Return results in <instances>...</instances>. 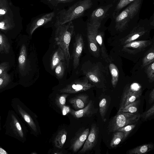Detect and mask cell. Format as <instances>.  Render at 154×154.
Segmentation results:
<instances>
[{
    "label": "cell",
    "instance_id": "cell-1",
    "mask_svg": "<svg viewBox=\"0 0 154 154\" xmlns=\"http://www.w3.org/2000/svg\"><path fill=\"white\" fill-rule=\"evenodd\" d=\"M55 40L58 47L63 51L65 57L66 66L69 67L70 58L69 46L72 36L75 33L74 25L72 21L63 24L56 22Z\"/></svg>",
    "mask_w": 154,
    "mask_h": 154
},
{
    "label": "cell",
    "instance_id": "cell-2",
    "mask_svg": "<svg viewBox=\"0 0 154 154\" xmlns=\"http://www.w3.org/2000/svg\"><path fill=\"white\" fill-rule=\"evenodd\" d=\"M91 0L78 1L66 9H62L57 12L55 22L63 24L82 16L92 5Z\"/></svg>",
    "mask_w": 154,
    "mask_h": 154
},
{
    "label": "cell",
    "instance_id": "cell-3",
    "mask_svg": "<svg viewBox=\"0 0 154 154\" xmlns=\"http://www.w3.org/2000/svg\"><path fill=\"white\" fill-rule=\"evenodd\" d=\"M5 134L24 143L26 140V129L20 117L13 110H9L3 126Z\"/></svg>",
    "mask_w": 154,
    "mask_h": 154
},
{
    "label": "cell",
    "instance_id": "cell-4",
    "mask_svg": "<svg viewBox=\"0 0 154 154\" xmlns=\"http://www.w3.org/2000/svg\"><path fill=\"white\" fill-rule=\"evenodd\" d=\"M142 0H135L118 15L115 19V28L122 32L128 27L130 21L139 12Z\"/></svg>",
    "mask_w": 154,
    "mask_h": 154
},
{
    "label": "cell",
    "instance_id": "cell-5",
    "mask_svg": "<svg viewBox=\"0 0 154 154\" xmlns=\"http://www.w3.org/2000/svg\"><path fill=\"white\" fill-rule=\"evenodd\" d=\"M140 118V114L138 112H118L109 122L108 132H114L127 125L137 123Z\"/></svg>",
    "mask_w": 154,
    "mask_h": 154
},
{
    "label": "cell",
    "instance_id": "cell-6",
    "mask_svg": "<svg viewBox=\"0 0 154 154\" xmlns=\"http://www.w3.org/2000/svg\"><path fill=\"white\" fill-rule=\"evenodd\" d=\"M143 92L142 86L137 83L128 85L124 89L121 96L119 110L133 102L138 100Z\"/></svg>",
    "mask_w": 154,
    "mask_h": 154
},
{
    "label": "cell",
    "instance_id": "cell-7",
    "mask_svg": "<svg viewBox=\"0 0 154 154\" xmlns=\"http://www.w3.org/2000/svg\"><path fill=\"white\" fill-rule=\"evenodd\" d=\"M11 105L14 111L25 122L31 130L37 132V126L33 118L20 100L18 98H14L11 100Z\"/></svg>",
    "mask_w": 154,
    "mask_h": 154
},
{
    "label": "cell",
    "instance_id": "cell-8",
    "mask_svg": "<svg viewBox=\"0 0 154 154\" xmlns=\"http://www.w3.org/2000/svg\"><path fill=\"white\" fill-rule=\"evenodd\" d=\"M101 26V22H90L87 24V35L89 48L95 57L99 56L100 49L96 39L97 34Z\"/></svg>",
    "mask_w": 154,
    "mask_h": 154
},
{
    "label": "cell",
    "instance_id": "cell-9",
    "mask_svg": "<svg viewBox=\"0 0 154 154\" xmlns=\"http://www.w3.org/2000/svg\"><path fill=\"white\" fill-rule=\"evenodd\" d=\"M94 87V85L89 82L88 79L85 77L82 79L74 80L59 91L62 93L75 94L86 91Z\"/></svg>",
    "mask_w": 154,
    "mask_h": 154
},
{
    "label": "cell",
    "instance_id": "cell-10",
    "mask_svg": "<svg viewBox=\"0 0 154 154\" xmlns=\"http://www.w3.org/2000/svg\"><path fill=\"white\" fill-rule=\"evenodd\" d=\"M57 12L53 11L39 14L33 18L30 24L29 32L30 35L38 28L44 26L49 23L56 20Z\"/></svg>",
    "mask_w": 154,
    "mask_h": 154
},
{
    "label": "cell",
    "instance_id": "cell-11",
    "mask_svg": "<svg viewBox=\"0 0 154 154\" xmlns=\"http://www.w3.org/2000/svg\"><path fill=\"white\" fill-rule=\"evenodd\" d=\"M89 132L88 128H80L76 132L70 142V149L74 153L77 152L85 143Z\"/></svg>",
    "mask_w": 154,
    "mask_h": 154
},
{
    "label": "cell",
    "instance_id": "cell-12",
    "mask_svg": "<svg viewBox=\"0 0 154 154\" xmlns=\"http://www.w3.org/2000/svg\"><path fill=\"white\" fill-rule=\"evenodd\" d=\"M99 133V128L96 124L93 123L84 146L78 153H84L92 150L97 143Z\"/></svg>",
    "mask_w": 154,
    "mask_h": 154
},
{
    "label": "cell",
    "instance_id": "cell-13",
    "mask_svg": "<svg viewBox=\"0 0 154 154\" xmlns=\"http://www.w3.org/2000/svg\"><path fill=\"white\" fill-rule=\"evenodd\" d=\"M84 42L82 35L77 34L75 37V42L72 52L73 65L76 69L79 65L80 58L84 47Z\"/></svg>",
    "mask_w": 154,
    "mask_h": 154
},
{
    "label": "cell",
    "instance_id": "cell-14",
    "mask_svg": "<svg viewBox=\"0 0 154 154\" xmlns=\"http://www.w3.org/2000/svg\"><path fill=\"white\" fill-rule=\"evenodd\" d=\"M152 43L149 40L134 41L124 45L123 50L129 53L136 54L144 50Z\"/></svg>",
    "mask_w": 154,
    "mask_h": 154
},
{
    "label": "cell",
    "instance_id": "cell-15",
    "mask_svg": "<svg viewBox=\"0 0 154 154\" xmlns=\"http://www.w3.org/2000/svg\"><path fill=\"white\" fill-rule=\"evenodd\" d=\"M98 109L95 108L92 100H90L86 106L80 109L75 110L70 109L69 113L76 119L85 117H90L96 113Z\"/></svg>",
    "mask_w": 154,
    "mask_h": 154
},
{
    "label": "cell",
    "instance_id": "cell-16",
    "mask_svg": "<svg viewBox=\"0 0 154 154\" xmlns=\"http://www.w3.org/2000/svg\"><path fill=\"white\" fill-rule=\"evenodd\" d=\"M146 32L143 27L140 26H136L128 35L120 39L121 43L124 45L134 41L144 35Z\"/></svg>",
    "mask_w": 154,
    "mask_h": 154
},
{
    "label": "cell",
    "instance_id": "cell-17",
    "mask_svg": "<svg viewBox=\"0 0 154 154\" xmlns=\"http://www.w3.org/2000/svg\"><path fill=\"white\" fill-rule=\"evenodd\" d=\"M89 96L85 94H81L70 98L68 100L75 110L83 108L88 103Z\"/></svg>",
    "mask_w": 154,
    "mask_h": 154
},
{
    "label": "cell",
    "instance_id": "cell-18",
    "mask_svg": "<svg viewBox=\"0 0 154 154\" xmlns=\"http://www.w3.org/2000/svg\"><path fill=\"white\" fill-rule=\"evenodd\" d=\"M154 148V145L152 143L142 144L126 151L127 154H146L152 150Z\"/></svg>",
    "mask_w": 154,
    "mask_h": 154
},
{
    "label": "cell",
    "instance_id": "cell-19",
    "mask_svg": "<svg viewBox=\"0 0 154 154\" xmlns=\"http://www.w3.org/2000/svg\"><path fill=\"white\" fill-rule=\"evenodd\" d=\"M96 39L103 58L107 62H111V60L107 54L104 43L103 33L99 30L96 35Z\"/></svg>",
    "mask_w": 154,
    "mask_h": 154
},
{
    "label": "cell",
    "instance_id": "cell-20",
    "mask_svg": "<svg viewBox=\"0 0 154 154\" xmlns=\"http://www.w3.org/2000/svg\"><path fill=\"white\" fill-rule=\"evenodd\" d=\"M109 6L101 7L94 10L92 13L90 22H100L106 16Z\"/></svg>",
    "mask_w": 154,
    "mask_h": 154
},
{
    "label": "cell",
    "instance_id": "cell-21",
    "mask_svg": "<svg viewBox=\"0 0 154 154\" xmlns=\"http://www.w3.org/2000/svg\"><path fill=\"white\" fill-rule=\"evenodd\" d=\"M76 0H40L41 1L48 5L54 11H58L59 8L63 5H68Z\"/></svg>",
    "mask_w": 154,
    "mask_h": 154
},
{
    "label": "cell",
    "instance_id": "cell-22",
    "mask_svg": "<svg viewBox=\"0 0 154 154\" xmlns=\"http://www.w3.org/2000/svg\"><path fill=\"white\" fill-rule=\"evenodd\" d=\"M65 61L64 53L59 47L53 54L50 62V67L52 70L54 69L57 65L61 61Z\"/></svg>",
    "mask_w": 154,
    "mask_h": 154
},
{
    "label": "cell",
    "instance_id": "cell-23",
    "mask_svg": "<svg viewBox=\"0 0 154 154\" xmlns=\"http://www.w3.org/2000/svg\"><path fill=\"white\" fill-rule=\"evenodd\" d=\"M67 132L64 128L59 131L55 137L54 143L56 147L62 149L66 141Z\"/></svg>",
    "mask_w": 154,
    "mask_h": 154
},
{
    "label": "cell",
    "instance_id": "cell-24",
    "mask_svg": "<svg viewBox=\"0 0 154 154\" xmlns=\"http://www.w3.org/2000/svg\"><path fill=\"white\" fill-rule=\"evenodd\" d=\"M83 71L84 74H85L89 81L94 84V86L96 85L99 88L98 84L100 80L96 70L93 69Z\"/></svg>",
    "mask_w": 154,
    "mask_h": 154
},
{
    "label": "cell",
    "instance_id": "cell-25",
    "mask_svg": "<svg viewBox=\"0 0 154 154\" xmlns=\"http://www.w3.org/2000/svg\"><path fill=\"white\" fill-rule=\"evenodd\" d=\"M109 103L108 99L103 97L100 100L99 102V112L102 120L105 122L106 119L105 118L108 109Z\"/></svg>",
    "mask_w": 154,
    "mask_h": 154
},
{
    "label": "cell",
    "instance_id": "cell-26",
    "mask_svg": "<svg viewBox=\"0 0 154 154\" xmlns=\"http://www.w3.org/2000/svg\"><path fill=\"white\" fill-rule=\"evenodd\" d=\"M109 70L112 76L111 83L113 87L115 88L119 80V73L118 68L114 63H110L109 65Z\"/></svg>",
    "mask_w": 154,
    "mask_h": 154
},
{
    "label": "cell",
    "instance_id": "cell-27",
    "mask_svg": "<svg viewBox=\"0 0 154 154\" xmlns=\"http://www.w3.org/2000/svg\"><path fill=\"white\" fill-rule=\"evenodd\" d=\"M140 99L136 100L129 104L123 108L118 112H128L132 113L137 112L139 106L140 105Z\"/></svg>",
    "mask_w": 154,
    "mask_h": 154
},
{
    "label": "cell",
    "instance_id": "cell-28",
    "mask_svg": "<svg viewBox=\"0 0 154 154\" xmlns=\"http://www.w3.org/2000/svg\"><path fill=\"white\" fill-rule=\"evenodd\" d=\"M154 62V47L151 48L147 51L143 58L142 60V67L146 66Z\"/></svg>",
    "mask_w": 154,
    "mask_h": 154
},
{
    "label": "cell",
    "instance_id": "cell-29",
    "mask_svg": "<svg viewBox=\"0 0 154 154\" xmlns=\"http://www.w3.org/2000/svg\"><path fill=\"white\" fill-rule=\"evenodd\" d=\"M110 143V146L112 148L116 147L121 141L123 140L124 133L121 131H117L115 132Z\"/></svg>",
    "mask_w": 154,
    "mask_h": 154
},
{
    "label": "cell",
    "instance_id": "cell-30",
    "mask_svg": "<svg viewBox=\"0 0 154 154\" xmlns=\"http://www.w3.org/2000/svg\"><path fill=\"white\" fill-rule=\"evenodd\" d=\"M27 58L26 47L24 45H23L21 47L18 58L20 67L21 70H23L25 68L27 61Z\"/></svg>",
    "mask_w": 154,
    "mask_h": 154
},
{
    "label": "cell",
    "instance_id": "cell-31",
    "mask_svg": "<svg viewBox=\"0 0 154 154\" xmlns=\"http://www.w3.org/2000/svg\"><path fill=\"white\" fill-rule=\"evenodd\" d=\"M66 65L65 61H61L54 68L55 74L58 79H61L63 77L64 74Z\"/></svg>",
    "mask_w": 154,
    "mask_h": 154
},
{
    "label": "cell",
    "instance_id": "cell-32",
    "mask_svg": "<svg viewBox=\"0 0 154 154\" xmlns=\"http://www.w3.org/2000/svg\"><path fill=\"white\" fill-rule=\"evenodd\" d=\"M2 19H0V29L7 30L12 27L13 24L11 18L5 15Z\"/></svg>",
    "mask_w": 154,
    "mask_h": 154
},
{
    "label": "cell",
    "instance_id": "cell-33",
    "mask_svg": "<svg viewBox=\"0 0 154 154\" xmlns=\"http://www.w3.org/2000/svg\"><path fill=\"white\" fill-rule=\"evenodd\" d=\"M69 94L64 93L56 97L55 102L56 104L61 109L66 105V100Z\"/></svg>",
    "mask_w": 154,
    "mask_h": 154
},
{
    "label": "cell",
    "instance_id": "cell-34",
    "mask_svg": "<svg viewBox=\"0 0 154 154\" xmlns=\"http://www.w3.org/2000/svg\"><path fill=\"white\" fill-rule=\"evenodd\" d=\"M137 123L127 125L118 129L117 131H121L124 133V137L123 140H125L129 135L134 128L135 127Z\"/></svg>",
    "mask_w": 154,
    "mask_h": 154
},
{
    "label": "cell",
    "instance_id": "cell-35",
    "mask_svg": "<svg viewBox=\"0 0 154 154\" xmlns=\"http://www.w3.org/2000/svg\"><path fill=\"white\" fill-rule=\"evenodd\" d=\"M146 72L150 82L154 81V62L146 66Z\"/></svg>",
    "mask_w": 154,
    "mask_h": 154
},
{
    "label": "cell",
    "instance_id": "cell-36",
    "mask_svg": "<svg viewBox=\"0 0 154 154\" xmlns=\"http://www.w3.org/2000/svg\"><path fill=\"white\" fill-rule=\"evenodd\" d=\"M10 81V76L6 72L0 75V90L6 87Z\"/></svg>",
    "mask_w": 154,
    "mask_h": 154
},
{
    "label": "cell",
    "instance_id": "cell-37",
    "mask_svg": "<svg viewBox=\"0 0 154 154\" xmlns=\"http://www.w3.org/2000/svg\"><path fill=\"white\" fill-rule=\"evenodd\" d=\"M9 7L7 0H0V17L7 14Z\"/></svg>",
    "mask_w": 154,
    "mask_h": 154
},
{
    "label": "cell",
    "instance_id": "cell-38",
    "mask_svg": "<svg viewBox=\"0 0 154 154\" xmlns=\"http://www.w3.org/2000/svg\"><path fill=\"white\" fill-rule=\"evenodd\" d=\"M135 0H120L116 6V11L119 12L125 7Z\"/></svg>",
    "mask_w": 154,
    "mask_h": 154
},
{
    "label": "cell",
    "instance_id": "cell-39",
    "mask_svg": "<svg viewBox=\"0 0 154 154\" xmlns=\"http://www.w3.org/2000/svg\"><path fill=\"white\" fill-rule=\"evenodd\" d=\"M154 104L146 111L140 114V117L144 120H146L154 115Z\"/></svg>",
    "mask_w": 154,
    "mask_h": 154
},
{
    "label": "cell",
    "instance_id": "cell-40",
    "mask_svg": "<svg viewBox=\"0 0 154 154\" xmlns=\"http://www.w3.org/2000/svg\"><path fill=\"white\" fill-rule=\"evenodd\" d=\"M0 45L5 49L6 52H8L9 50V45L8 42L5 39V37L0 34Z\"/></svg>",
    "mask_w": 154,
    "mask_h": 154
},
{
    "label": "cell",
    "instance_id": "cell-41",
    "mask_svg": "<svg viewBox=\"0 0 154 154\" xmlns=\"http://www.w3.org/2000/svg\"><path fill=\"white\" fill-rule=\"evenodd\" d=\"M8 67L7 64L6 63H4L0 65V75L6 72Z\"/></svg>",
    "mask_w": 154,
    "mask_h": 154
},
{
    "label": "cell",
    "instance_id": "cell-42",
    "mask_svg": "<svg viewBox=\"0 0 154 154\" xmlns=\"http://www.w3.org/2000/svg\"><path fill=\"white\" fill-rule=\"evenodd\" d=\"M154 101V89L153 88L151 91L149 95V103L150 104L152 103Z\"/></svg>",
    "mask_w": 154,
    "mask_h": 154
},
{
    "label": "cell",
    "instance_id": "cell-43",
    "mask_svg": "<svg viewBox=\"0 0 154 154\" xmlns=\"http://www.w3.org/2000/svg\"><path fill=\"white\" fill-rule=\"evenodd\" d=\"M70 109H71L69 106L65 105L61 109L63 115H65L67 113H69Z\"/></svg>",
    "mask_w": 154,
    "mask_h": 154
},
{
    "label": "cell",
    "instance_id": "cell-44",
    "mask_svg": "<svg viewBox=\"0 0 154 154\" xmlns=\"http://www.w3.org/2000/svg\"><path fill=\"white\" fill-rule=\"evenodd\" d=\"M8 154V153L0 146V154Z\"/></svg>",
    "mask_w": 154,
    "mask_h": 154
},
{
    "label": "cell",
    "instance_id": "cell-45",
    "mask_svg": "<svg viewBox=\"0 0 154 154\" xmlns=\"http://www.w3.org/2000/svg\"><path fill=\"white\" fill-rule=\"evenodd\" d=\"M1 130V121H0V131Z\"/></svg>",
    "mask_w": 154,
    "mask_h": 154
},
{
    "label": "cell",
    "instance_id": "cell-46",
    "mask_svg": "<svg viewBox=\"0 0 154 154\" xmlns=\"http://www.w3.org/2000/svg\"><path fill=\"white\" fill-rule=\"evenodd\" d=\"M1 116H0V121H1Z\"/></svg>",
    "mask_w": 154,
    "mask_h": 154
},
{
    "label": "cell",
    "instance_id": "cell-47",
    "mask_svg": "<svg viewBox=\"0 0 154 154\" xmlns=\"http://www.w3.org/2000/svg\"><path fill=\"white\" fill-rule=\"evenodd\" d=\"M0 47H1L2 48V47L0 45ZM1 49V48H0V49Z\"/></svg>",
    "mask_w": 154,
    "mask_h": 154
}]
</instances>
